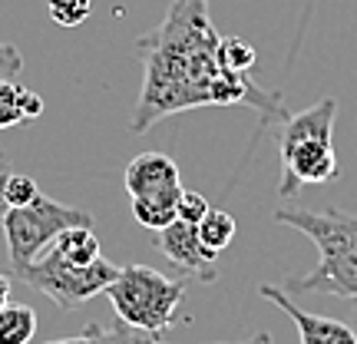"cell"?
I'll return each mask as SVG.
<instances>
[{"instance_id":"cell-1","label":"cell","mask_w":357,"mask_h":344,"mask_svg":"<svg viewBox=\"0 0 357 344\" xmlns=\"http://www.w3.org/2000/svg\"><path fill=\"white\" fill-rule=\"evenodd\" d=\"M218 30L208 17V0H172L166 20L136 40L142 63V89L129 129L149 133L166 116L199 106H252L261 126L284 123L288 106L281 93L261 89L248 73H231L218 60Z\"/></svg>"},{"instance_id":"cell-2","label":"cell","mask_w":357,"mask_h":344,"mask_svg":"<svg viewBox=\"0 0 357 344\" xmlns=\"http://www.w3.org/2000/svg\"><path fill=\"white\" fill-rule=\"evenodd\" d=\"M278 225L305 232L318 245V265L307 275L288 278L291 294H334L357 298V212L344 209H278Z\"/></svg>"},{"instance_id":"cell-3","label":"cell","mask_w":357,"mask_h":344,"mask_svg":"<svg viewBox=\"0 0 357 344\" xmlns=\"http://www.w3.org/2000/svg\"><path fill=\"white\" fill-rule=\"evenodd\" d=\"M334 116H337V103L318 100L305 113H288V119L278 126L281 199L298 195L305 186H324V182L337 179Z\"/></svg>"},{"instance_id":"cell-4","label":"cell","mask_w":357,"mask_h":344,"mask_svg":"<svg viewBox=\"0 0 357 344\" xmlns=\"http://www.w3.org/2000/svg\"><path fill=\"white\" fill-rule=\"evenodd\" d=\"M116 318L136 331L162 338L172 324H178V308L185 298V281L166 278L149 265H119L116 278L106 288Z\"/></svg>"},{"instance_id":"cell-5","label":"cell","mask_w":357,"mask_h":344,"mask_svg":"<svg viewBox=\"0 0 357 344\" xmlns=\"http://www.w3.org/2000/svg\"><path fill=\"white\" fill-rule=\"evenodd\" d=\"M116 271H119V265L106 262V258H96L93 265H73L53 245L47 252H40L33 262L10 268L13 278L24 281L33 292L47 294L53 305L63 308V311H77L79 305H86L96 294H102L109 288V281L116 278Z\"/></svg>"},{"instance_id":"cell-6","label":"cell","mask_w":357,"mask_h":344,"mask_svg":"<svg viewBox=\"0 0 357 344\" xmlns=\"http://www.w3.org/2000/svg\"><path fill=\"white\" fill-rule=\"evenodd\" d=\"M0 225H3L7 252H10V268H17L33 262L40 252H47L60 232L77 229V225H93V212L77 209V205H63L40 192L24 209H7Z\"/></svg>"},{"instance_id":"cell-7","label":"cell","mask_w":357,"mask_h":344,"mask_svg":"<svg viewBox=\"0 0 357 344\" xmlns=\"http://www.w3.org/2000/svg\"><path fill=\"white\" fill-rule=\"evenodd\" d=\"M153 248L162 252L176 268L195 275V278L205 281V285H212V281L218 278V252L205 248L202 239H199V229H195L192 222L176 218L172 225L159 229L153 239Z\"/></svg>"},{"instance_id":"cell-8","label":"cell","mask_w":357,"mask_h":344,"mask_svg":"<svg viewBox=\"0 0 357 344\" xmlns=\"http://www.w3.org/2000/svg\"><path fill=\"white\" fill-rule=\"evenodd\" d=\"M258 294L271 301V305H278L288 318L294 321V328H298V338L301 344H357V331L344 321H334V318H324V315H311V311H301V308L294 305L288 292L284 288H275V285H261Z\"/></svg>"},{"instance_id":"cell-9","label":"cell","mask_w":357,"mask_h":344,"mask_svg":"<svg viewBox=\"0 0 357 344\" xmlns=\"http://www.w3.org/2000/svg\"><path fill=\"white\" fill-rule=\"evenodd\" d=\"M123 186H126L129 199H146V195H169V192L182 189L176 159L166 153H139L129 159L126 172H123Z\"/></svg>"},{"instance_id":"cell-10","label":"cell","mask_w":357,"mask_h":344,"mask_svg":"<svg viewBox=\"0 0 357 344\" xmlns=\"http://www.w3.org/2000/svg\"><path fill=\"white\" fill-rule=\"evenodd\" d=\"M43 113V100L33 89L20 87L17 80L0 77V129H10L17 123L37 119Z\"/></svg>"},{"instance_id":"cell-11","label":"cell","mask_w":357,"mask_h":344,"mask_svg":"<svg viewBox=\"0 0 357 344\" xmlns=\"http://www.w3.org/2000/svg\"><path fill=\"white\" fill-rule=\"evenodd\" d=\"M53 248H56L66 262H73V265H93L96 258H102L100 239H96L93 225H77V229L60 232L56 242H53Z\"/></svg>"},{"instance_id":"cell-12","label":"cell","mask_w":357,"mask_h":344,"mask_svg":"<svg viewBox=\"0 0 357 344\" xmlns=\"http://www.w3.org/2000/svg\"><path fill=\"white\" fill-rule=\"evenodd\" d=\"M178 195H182V189L169 192V195H146V199H132V218L139 222L142 229H149V232L166 229V225H172V222L178 218V212H176Z\"/></svg>"},{"instance_id":"cell-13","label":"cell","mask_w":357,"mask_h":344,"mask_svg":"<svg viewBox=\"0 0 357 344\" xmlns=\"http://www.w3.org/2000/svg\"><path fill=\"white\" fill-rule=\"evenodd\" d=\"M37 334V311L30 305L7 301L0 308V344H30Z\"/></svg>"},{"instance_id":"cell-14","label":"cell","mask_w":357,"mask_h":344,"mask_svg":"<svg viewBox=\"0 0 357 344\" xmlns=\"http://www.w3.org/2000/svg\"><path fill=\"white\" fill-rule=\"evenodd\" d=\"M155 334L136 331L129 324H116V328H102V324H86L79 334L73 338H60V341H47V344H149Z\"/></svg>"},{"instance_id":"cell-15","label":"cell","mask_w":357,"mask_h":344,"mask_svg":"<svg viewBox=\"0 0 357 344\" xmlns=\"http://www.w3.org/2000/svg\"><path fill=\"white\" fill-rule=\"evenodd\" d=\"M195 229H199V239H202L205 248H212V252L222 255L231 245V239H235V218L229 212H222V209H208Z\"/></svg>"},{"instance_id":"cell-16","label":"cell","mask_w":357,"mask_h":344,"mask_svg":"<svg viewBox=\"0 0 357 344\" xmlns=\"http://www.w3.org/2000/svg\"><path fill=\"white\" fill-rule=\"evenodd\" d=\"M218 60L231 73H252L258 53L252 43H245L242 37H222L218 40Z\"/></svg>"},{"instance_id":"cell-17","label":"cell","mask_w":357,"mask_h":344,"mask_svg":"<svg viewBox=\"0 0 357 344\" xmlns=\"http://www.w3.org/2000/svg\"><path fill=\"white\" fill-rule=\"evenodd\" d=\"M40 195V186L33 176H24V172H10L7 176V186H3V199H7V209H24Z\"/></svg>"},{"instance_id":"cell-18","label":"cell","mask_w":357,"mask_h":344,"mask_svg":"<svg viewBox=\"0 0 357 344\" xmlns=\"http://www.w3.org/2000/svg\"><path fill=\"white\" fill-rule=\"evenodd\" d=\"M93 3H83V0H63V3H50V17L53 24L60 27H79L89 17Z\"/></svg>"},{"instance_id":"cell-19","label":"cell","mask_w":357,"mask_h":344,"mask_svg":"<svg viewBox=\"0 0 357 344\" xmlns=\"http://www.w3.org/2000/svg\"><path fill=\"white\" fill-rule=\"evenodd\" d=\"M208 209H212V205H208V199H205V195H199V192H192V189H182L178 205H176L178 218H182V222H192V225H199Z\"/></svg>"},{"instance_id":"cell-20","label":"cell","mask_w":357,"mask_h":344,"mask_svg":"<svg viewBox=\"0 0 357 344\" xmlns=\"http://www.w3.org/2000/svg\"><path fill=\"white\" fill-rule=\"evenodd\" d=\"M24 70V53L17 50L13 43H0V77L17 80Z\"/></svg>"},{"instance_id":"cell-21","label":"cell","mask_w":357,"mask_h":344,"mask_svg":"<svg viewBox=\"0 0 357 344\" xmlns=\"http://www.w3.org/2000/svg\"><path fill=\"white\" fill-rule=\"evenodd\" d=\"M10 159H7V153L0 149V218L7 216V199H3V186H7V176H10Z\"/></svg>"},{"instance_id":"cell-22","label":"cell","mask_w":357,"mask_h":344,"mask_svg":"<svg viewBox=\"0 0 357 344\" xmlns=\"http://www.w3.org/2000/svg\"><path fill=\"white\" fill-rule=\"evenodd\" d=\"M149 344H166V341H162V338H153ZM231 344H275V341H271L268 331H258V334H252V338H245V341H231Z\"/></svg>"},{"instance_id":"cell-23","label":"cell","mask_w":357,"mask_h":344,"mask_svg":"<svg viewBox=\"0 0 357 344\" xmlns=\"http://www.w3.org/2000/svg\"><path fill=\"white\" fill-rule=\"evenodd\" d=\"M7 301H10V275L0 271V308L7 305Z\"/></svg>"},{"instance_id":"cell-24","label":"cell","mask_w":357,"mask_h":344,"mask_svg":"<svg viewBox=\"0 0 357 344\" xmlns=\"http://www.w3.org/2000/svg\"><path fill=\"white\" fill-rule=\"evenodd\" d=\"M47 3H63V0H47ZM83 3H93V0H83Z\"/></svg>"}]
</instances>
